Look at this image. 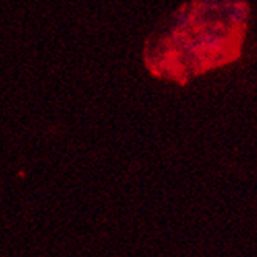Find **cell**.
I'll use <instances>...</instances> for the list:
<instances>
[{
  "instance_id": "cell-1",
  "label": "cell",
  "mask_w": 257,
  "mask_h": 257,
  "mask_svg": "<svg viewBox=\"0 0 257 257\" xmlns=\"http://www.w3.org/2000/svg\"><path fill=\"white\" fill-rule=\"evenodd\" d=\"M248 18L246 0H191L147 38L145 66L158 79L177 84L226 66L241 55Z\"/></svg>"
}]
</instances>
